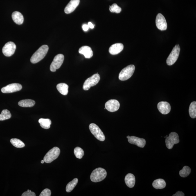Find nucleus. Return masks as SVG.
Masks as SVG:
<instances>
[{"label": "nucleus", "instance_id": "b1692460", "mask_svg": "<svg viewBox=\"0 0 196 196\" xmlns=\"http://www.w3.org/2000/svg\"><path fill=\"white\" fill-rule=\"evenodd\" d=\"M39 123L40 124L41 127L46 129L50 128L52 123L51 120L45 118H40L39 120Z\"/></svg>", "mask_w": 196, "mask_h": 196}, {"label": "nucleus", "instance_id": "393cba45", "mask_svg": "<svg viewBox=\"0 0 196 196\" xmlns=\"http://www.w3.org/2000/svg\"><path fill=\"white\" fill-rule=\"evenodd\" d=\"M78 182V179L76 178L74 179L72 181L68 183L66 186V191L67 192H70L72 191L73 189L75 188Z\"/></svg>", "mask_w": 196, "mask_h": 196}, {"label": "nucleus", "instance_id": "39448f33", "mask_svg": "<svg viewBox=\"0 0 196 196\" xmlns=\"http://www.w3.org/2000/svg\"><path fill=\"white\" fill-rule=\"evenodd\" d=\"M100 80V75L98 73L93 75L85 80L84 82L83 89L84 90L88 91L92 87L97 85Z\"/></svg>", "mask_w": 196, "mask_h": 196}, {"label": "nucleus", "instance_id": "aec40b11", "mask_svg": "<svg viewBox=\"0 0 196 196\" xmlns=\"http://www.w3.org/2000/svg\"><path fill=\"white\" fill-rule=\"evenodd\" d=\"M12 17L14 22L18 24L21 25L23 24L24 21V18L21 12L15 11L12 14Z\"/></svg>", "mask_w": 196, "mask_h": 196}, {"label": "nucleus", "instance_id": "f8f14e48", "mask_svg": "<svg viewBox=\"0 0 196 196\" xmlns=\"http://www.w3.org/2000/svg\"><path fill=\"white\" fill-rule=\"evenodd\" d=\"M156 25L157 28L161 31L166 30L167 28V23L166 19L161 14L159 13L156 16Z\"/></svg>", "mask_w": 196, "mask_h": 196}, {"label": "nucleus", "instance_id": "9b49d317", "mask_svg": "<svg viewBox=\"0 0 196 196\" xmlns=\"http://www.w3.org/2000/svg\"><path fill=\"white\" fill-rule=\"evenodd\" d=\"M22 85L18 83H13L3 87L1 89V91L3 93H9L16 92L21 90L22 89Z\"/></svg>", "mask_w": 196, "mask_h": 196}, {"label": "nucleus", "instance_id": "473e14b6", "mask_svg": "<svg viewBox=\"0 0 196 196\" xmlns=\"http://www.w3.org/2000/svg\"><path fill=\"white\" fill-rule=\"evenodd\" d=\"M22 196H35L36 194L35 192H32L31 190H28L27 191H25L23 193Z\"/></svg>", "mask_w": 196, "mask_h": 196}, {"label": "nucleus", "instance_id": "a211bd4d", "mask_svg": "<svg viewBox=\"0 0 196 196\" xmlns=\"http://www.w3.org/2000/svg\"><path fill=\"white\" fill-rule=\"evenodd\" d=\"M79 53L83 55L85 58L90 59L93 56V52L91 48L88 46H84L81 47L79 51Z\"/></svg>", "mask_w": 196, "mask_h": 196}, {"label": "nucleus", "instance_id": "f3484780", "mask_svg": "<svg viewBox=\"0 0 196 196\" xmlns=\"http://www.w3.org/2000/svg\"><path fill=\"white\" fill-rule=\"evenodd\" d=\"M124 47L123 44L121 43L114 44L109 48V53L112 55L118 54L123 51Z\"/></svg>", "mask_w": 196, "mask_h": 196}, {"label": "nucleus", "instance_id": "c756f323", "mask_svg": "<svg viewBox=\"0 0 196 196\" xmlns=\"http://www.w3.org/2000/svg\"><path fill=\"white\" fill-rule=\"evenodd\" d=\"M74 153L76 157L78 159H82L84 156V150L79 147H76L75 148Z\"/></svg>", "mask_w": 196, "mask_h": 196}, {"label": "nucleus", "instance_id": "7ed1b4c3", "mask_svg": "<svg viewBox=\"0 0 196 196\" xmlns=\"http://www.w3.org/2000/svg\"><path fill=\"white\" fill-rule=\"evenodd\" d=\"M135 69V67L133 65H130L124 68L119 74V80L125 81L129 79L133 74Z\"/></svg>", "mask_w": 196, "mask_h": 196}, {"label": "nucleus", "instance_id": "9d476101", "mask_svg": "<svg viewBox=\"0 0 196 196\" xmlns=\"http://www.w3.org/2000/svg\"><path fill=\"white\" fill-rule=\"evenodd\" d=\"M16 49V46L14 42H8L2 48V53L6 56H11L15 53Z\"/></svg>", "mask_w": 196, "mask_h": 196}, {"label": "nucleus", "instance_id": "4c0bfd02", "mask_svg": "<svg viewBox=\"0 0 196 196\" xmlns=\"http://www.w3.org/2000/svg\"><path fill=\"white\" fill-rule=\"evenodd\" d=\"M130 137V136H127V139H128V138H129V137Z\"/></svg>", "mask_w": 196, "mask_h": 196}, {"label": "nucleus", "instance_id": "dca6fc26", "mask_svg": "<svg viewBox=\"0 0 196 196\" xmlns=\"http://www.w3.org/2000/svg\"><path fill=\"white\" fill-rule=\"evenodd\" d=\"M80 2V0H71L65 8V12L67 14L72 13L79 6Z\"/></svg>", "mask_w": 196, "mask_h": 196}, {"label": "nucleus", "instance_id": "f257e3e1", "mask_svg": "<svg viewBox=\"0 0 196 196\" xmlns=\"http://www.w3.org/2000/svg\"><path fill=\"white\" fill-rule=\"evenodd\" d=\"M48 50L49 47L46 45L41 46L32 56L30 59L31 62L32 63L35 64L40 62L45 57Z\"/></svg>", "mask_w": 196, "mask_h": 196}, {"label": "nucleus", "instance_id": "4be33fe9", "mask_svg": "<svg viewBox=\"0 0 196 196\" xmlns=\"http://www.w3.org/2000/svg\"><path fill=\"white\" fill-rule=\"evenodd\" d=\"M57 89L61 94L63 95H66L68 92V88L69 87L67 84L65 83H59L57 85Z\"/></svg>", "mask_w": 196, "mask_h": 196}, {"label": "nucleus", "instance_id": "412c9836", "mask_svg": "<svg viewBox=\"0 0 196 196\" xmlns=\"http://www.w3.org/2000/svg\"><path fill=\"white\" fill-rule=\"evenodd\" d=\"M153 186L156 189H161L164 188L166 186V183L164 180L159 179L154 181L153 183Z\"/></svg>", "mask_w": 196, "mask_h": 196}, {"label": "nucleus", "instance_id": "6ab92c4d", "mask_svg": "<svg viewBox=\"0 0 196 196\" xmlns=\"http://www.w3.org/2000/svg\"><path fill=\"white\" fill-rule=\"evenodd\" d=\"M125 181L126 184L129 188H133L135 184V177L133 174L131 173L127 174L125 176Z\"/></svg>", "mask_w": 196, "mask_h": 196}, {"label": "nucleus", "instance_id": "ddd939ff", "mask_svg": "<svg viewBox=\"0 0 196 196\" xmlns=\"http://www.w3.org/2000/svg\"><path fill=\"white\" fill-rule=\"evenodd\" d=\"M120 107L119 102L116 100H111L105 104V108L108 111L113 112L117 111Z\"/></svg>", "mask_w": 196, "mask_h": 196}, {"label": "nucleus", "instance_id": "cd10ccee", "mask_svg": "<svg viewBox=\"0 0 196 196\" xmlns=\"http://www.w3.org/2000/svg\"><path fill=\"white\" fill-rule=\"evenodd\" d=\"M11 143L12 145L17 148H23L25 146V144L21 140L17 138H12L10 140Z\"/></svg>", "mask_w": 196, "mask_h": 196}, {"label": "nucleus", "instance_id": "a878e982", "mask_svg": "<svg viewBox=\"0 0 196 196\" xmlns=\"http://www.w3.org/2000/svg\"><path fill=\"white\" fill-rule=\"evenodd\" d=\"M189 113L190 116L192 118L196 117V102L193 101L190 104L189 108Z\"/></svg>", "mask_w": 196, "mask_h": 196}, {"label": "nucleus", "instance_id": "0eeeda50", "mask_svg": "<svg viewBox=\"0 0 196 196\" xmlns=\"http://www.w3.org/2000/svg\"><path fill=\"white\" fill-rule=\"evenodd\" d=\"M179 139L178 135L175 132H172L169 134L165 140V143L166 146L168 149L172 148L174 145L179 143Z\"/></svg>", "mask_w": 196, "mask_h": 196}, {"label": "nucleus", "instance_id": "2f4dec72", "mask_svg": "<svg viewBox=\"0 0 196 196\" xmlns=\"http://www.w3.org/2000/svg\"><path fill=\"white\" fill-rule=\"evenodd\" d=\"M51 191L49 189H45L43 191L41 192L40 196H50L51 195Z\"/></svg>", "mask_w": 196, "mask_h": 196}, {"label": "nucleus", "instance_id": "f704fd0d", "mask_svg": "<svg viewBox=\"0 0 196 196\" xmlns=\"http://www.w3.org/2000/svg\"><path fill=\"white\" fill-rule=\"evenodd\" d=\"M82 29L85 31H87L88 30L89 27L88 24H84L83 25L82 27Z\"/></svg>", "mask_w": 196, "mask_h": 196}, {"label": "nucleus", "instance_id": "7c9ffc66", "mask_svg": "<svg viewBox=\"0 0 196 196\" xmlns=\"http://www.w3.org/2000/svg\"><path fill=\"white\" fill-rule=\"evenodd\" d=\"M109 10L111 12H115L117 14L120 13L122 11V9L118 6L116 3L113 4L111 6H110Z\"/></svg>", "mask_w": 196, "mask_h": 196}, {"label": "nucleus", "instance_id": "72a5a7b5", "mask_svg": "<svg viewBox=\"0 0 196 196\" xmlns=\"http://www.w3.org/2000/svg\"><path fill=\"white\" fill-rule=\"evenodd\" d=\"M185 194L182 192L178 191L176 192L172 196H184Z\"/></svg>", "mask_w": 196, "mask_h": 196}, {"label": "nucleus", "instance_id": "1a4fd4ad", "mask_svg": "<svg viewBox=\"0 0 196 196\" xmlns=\"http://www.w3.org/2000/svg\"><path fill=\"white\" fill-rule=\"evenodd\" d=\"M64 59V55L61 54L56 56L50 66V71L55 72L57 69H59L63 63Z\"/></svg>", "mask_w": 196, "mask_h": 196}, {"label": "nucleus", "instance_id": "bb28decb", "mask_svg": "<svg viewBox=\"0 0 196 196\" xmlns=\"http://www.w3.org/2000/svg\"><path fill=\"white\" fill-rule=\"evenodd\" d=\"M11 117V114L9 111L7 109L3 110L0 114V121L10 119Z\"/></svg>", "mask_w": 196, "mask_h": 196}, {"label": "nucleus", "instance_id": "423d86ee", "mask_svg": "<svg viewBox=\"0 0 196 196\" xmlns=\"http://www.w3.org/2000/svg\"><path fill=\"white\" fill-rule=\"evenodd\" d=\"M180 50L179 44L176 45L174 47L166 60V63L168 66H172L175 63L178 58Z\"/></svg>", "mask_w": 196, "mask_h": 196}, {"label": "nucleus", "instance_id": "4468645a", "mask_svg": "<svg viewBox=\"0 0 196 196\" xmlns=\"http://www.w3.org/2000/svg\"><path fill=\"white\" fill-rule=\"evenodd\" d=\"M128 141L129 143L135 145L141 148L144 147L146 144V141L143 138H140L134 136L130 137L128 139Z\"/></svg>", "mask_w": 196, "mask_h": 196}, {"label": "nucleus", "instance_id": "c9c22d12", "mask_svg": "<svg viewBox=\"0 0 196 196\" xmlns=\"http://www.w3.org/2000/svg\"><path fill=\"white\" fill-rule=\"evenodd\" d=\"M88 26H89V27L90 28H91V29L94 28V25H93L92 23L91 22H89L88 23Z\"/></svg>", "mask_w": 196, "mask_h": 196}, {"label": "nucleus", "instance_id": "5701e85b", "mask_svg": "<svg viewBox=\"0 0 196 196\" xmlns=\"http://www.w3.org/2000/svg\"><path fill=\"white\" fill-rule=\"evenodd\" d=\"M35 104V101L31 99L23 100L20 101L18 102L19 105L22 107H32Z\"/></svg>", "mask_w": 196, "mask_h": 196}, {"label": "nucleus", "instance_id": "2eb2a0df", "mask_svg": "<svg viewBox=\"0 0 196 196\" xmlns=\"http://www.w3.org/2000/svg\"><path fill=\"white\" fill-rule=\"evenodd\" d=\"M157 108L160 112L163 114H168L171 109L170 104L165 101L159 102L158 104Z\"/></svg>", "mask_w": 196, "mask_h": 196}, {"label": "nucleus", "instance_id": "20e7f679", "mask_svg": "<svg viewBox=\"0 0 196 196\" xmlns=\"http://www.w3.org/2000/svg\"><path fill=\"white\" fill-rule=\"evenodd\" d=\"M60 150L58 147H53L45 156L44 160L46 163H50L56 159L60 154Z\"/></svg>", "mask_w": 196, "mask_h": 196}, {"label": "nucleus", "instance_id": "f03ea898", "mask_svg": "<svg viewBox=\"0 0 196 196\" xmlns=\"http://www.w3.org/2000/svg\"><path fill=\"white\" fill-rule=\"evenodd\" d=\"M107 175V172L105 170L99 168L95 169L93 171L91 174L90 178L93 182H100L103 180Z\"/></svg>", "mask_w": 196, "mask_h": 196}, {"label": "nucleus", "instance_id": "c85d7f7f", "mask_svg": "<svg viewBox=\"0 0 196 196\" xmlns=\"http://www.w3.org/2000/svg\"><path fill=\"white\" fill-rule=\"evenodd\" d=\"M191 172L190 167L188 166H185L183 167L182 169L179 171V175L181 177L185 178L188 176Z\"/></svg>", "mask_w": 196, "mask_h": 196}, {"label": "nucleus", "instance_id": "6e6552de", "mask_svg": "<svg viewBox=\"0 0 196 196\" xmlns=\"http://www.w3.org/2000/svg\"><path fill=\"white\" fill-rule=\"evenodd\" d=\"M89 130L96 139L100 141H105V136L100 129L95 124H91L89 126Z\"/></svg>", "mask_w": 196, "mask_h": 196}, {"label": "nucleus", "instance_id": "e433bc0d", "mask_svg": "<svg viewBox=\"0 0 196 196\" xmlns=\"http://www.w3.org/2000/svg\"><path fill=\"white\" fill-rule=\"evenodd\" d=\"M45 162L44 160H42L41 161V163H44Z\"/></svg>", "mask_w": 196, "mask_h": 196}]
</instances>
